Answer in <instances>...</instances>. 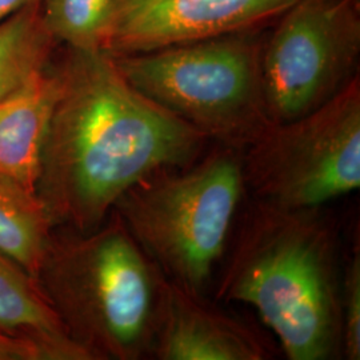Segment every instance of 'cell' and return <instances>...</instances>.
<instances>
[{"mask_svg":"<svg viewBox=\"0 0 360 360\" xmlns=\"http://www.w3.org/2000/svg\"><path fill=\"white\" fill-rule=\"evenodd\" d=\"M267 30L111 56L146 98L210 142L243 151L271 124L262 77Z\"/></svg>","mask_w":360,"mask_h":360,"instance_id":"cell-5","label":"cell"},{"mask_svg":"<svg viewBox=\"0 0 360 360\" xmlns=\"http://www.w3.org/2000/svg\"><path fill=\"white\" fill-rule=\"evenodd\" d=\"M111 3L112 0H43V20L59 44L99 51Z\"/></svg>","mask_w":360,"mask_h":360,"instance_id":"cell-14","label":"cell"},{"mask_svg":"<svg viewBox=\"0 0 360 360\" xmlns=\"http://www.w3.org/2000/svg\"><path fill=\"white\" fill-rule=\"evenodd\" d=\"M245 191L285 210L323 208L360 187V79L309 115L271 123L242 151Z\"/></svg>","mask_w":360,"mask_h":360,"instance_id":"cell-6","label":"cell"},{"mask_svg":"<svg viewBox=\"0 0 360 360\" xmlns=\"http://www.w3.org/2000/svg\"><path fill=\"white\" fill-rule=\"evenodd\" d=\"M338 233L323 208L254 202L220 274L215 299L250 304L290 360L342 358Z\"/></svg>","mask_w":360,"mask_h":360,"instance_id":"cell-2","label":"cell"},{"mask_svg":"<svg viewBox=\"0 0 360 360\" xmlns=\"http://www.w3.org/2000/svg\"><path fill=\"white\" fill-rule=\"evenodd\" d=\"M56 95L49 67L0 101V176L37 193L40 156Z\"/></svg>","mask_w":360,"mask_h":360,"instance_id":"cell-10","label":"cell"},{"mask_svg":"<svg viewBox=\"0 0 360 360\" xmlns=\"http://www.w3.org/2000/svg\"><path fill=\"white\" fill-rule=\"evenodd\" d=\"M37 193L53 229L95 230L132 186L206 153L210 139L146 98L107 52L59 46Z\"/></svg>","mask_w":360,"mask_h":360,"instance_id":"cell-1","label":"cell"},{"mask_svg":"<svg viewBox=\"0 0 360 360\" xmlns=\"http://www.w3.org/2000/svg\"><path fill=\"white\" fill-rule=\"evenodd\" d=\"M0 360H43L38 348L0 331Z\"/></svg>","mask_w":360,"mask_h":360,"instance_id":"cell-16","label":"cell"},{"mask_svg":"<svg viewBox=\"0 0 360 360\" xmlns=\"http://www.w3.org/2000/svg\"><path fill=\"white\" fill-rule=\"evenodd\" d=\"M41 3L0 23V101L44 71L60 46L44 25Z\"/></svg>","mask_w":360,"mask_h":360,"instance_id":"cell-13","label":"cell"},{"mask_svg":"<svg viewBox=\"0 0 360 360\" xmlns=\"http://www.w3.org/2000/svg\"><path fill=\"white\" fill-rule=\"evenodd\" d=\"M342 358L360 359V251L352 250L340 282Z\"/></svg>","mask_w":360,"mask_h":360,"instance_id":"cell-15","label":"cell"},{"mask_svg":"<svg viewBox=\"0 0 360 360\" xmlns=\"http://www.w3.org/2000/svg\"><path fill=\"white\" fill-rule=\"evenodd\" d=\"M0 331L35 346L43 360H89L65 333L38 281L1 252Z\"/></svg>","mask_w":360,"mask_h":360,"instance_id":"cell-11","label":"cell"},{"mask_svg":"<svg viewBox=\"0 0 360 360\" xmlns=\"http://www.w3.org/2000/svg\"><path fill=\"white\" fill-rule=\"evenodd\" d=\"M245 193L242 151L214 143L193 163L132 186L112 211L167 281L205 295Z\"/></svg>","mask_w":360,"mask_h":360,"instance_id":"cell-4","label":"cell"},{"mask_svg":"<svg viewBox=\"0 0 360 360\" xmlns=\"http://www.w3.org/2000/svg\"><path fill=\"white\" fill-rule=\"evenodd\" d=\"M151 358L263 360L271 354L254 327L166 279Z\"/></svg>","mask_w":360,"mask_h":360,"instance_id":"cell-9","label":"cell"},{"mask_svg":"<svg viewBox=\"0 0 360 360\" xmlns=\"http://www.w3.org/2000/svg\"><path fill=\"white\" fill-rule=\"evenodd\" d=\"M41 1L43 0H0V23L13 16V13Z\"/></svg>","mask_w":360,"mask_h":360,"instance_id":"cell-17","label":"cell"},{"mask_svg":"<svg viewBox=\"0 0 360 360\" xmlns=\"http://www.w3.org/2000/svg\"><path fill=\"white\" fill-rule=\"evenodd\" d=\"M52 231L38 193L0 176V252L37 279Z\"/></svg>","mask_w":360,"mask_h":360,"instance_id":"cell-12","label":"cell"},{"mask_svg":"<svg viewBox=\"0 0 360 360\" xmlns=\"http://www.w3.org/2000/svg\"><path fill=\"white\" fill-rule=\"evenodd\" d=\"M37 281L89 360L151 358L166 278L115 211L92 231L53 229Z\"/></svg>","mask_w":360,"mask_h":360,"instance_id":"cell-3","label":"cell"},{"mask_svg":"<svg viewBox=\"0 0 360 360\" xmlns=\"http://www.w3.org/2000/svg\"><path fill=\"white\" fill-rule=\"evenodd\" d=\"M360 0H296L267 30L262 77L271 123L309 115L359 77Z\"/></svg>","mask_w":360,"mask_h":360,"instance_id":"cell-7","label":"cell"},{"mask_svg":"<svg viewBox=\"0 0 360 360\" xmlns=\"http://www.w3.org/2000/svg\"><path fill=\"white\" fill-rule=\"evenodd\" d=\"M296 0H112L102 51L127 55L267 30Z\"/></svg>","mask_w":360,"mask_h":360,"instance_id":"cell-8","label":"cell"}]
</instances>
